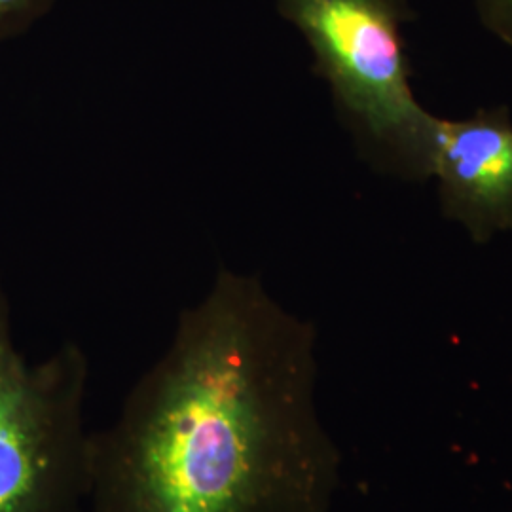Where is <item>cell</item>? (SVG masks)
Here are the masks:
<instances>
[{
	"label": "cell",
	"mask_w": 512,
	"mask_h": 512,
	"mask_svg": "<svg viewBox=\"0 0 512 512\" xmlns=\"http://www.w3.org/2000/svg\"><path fill=\"white\" fill-rule=\"evenodd\" d=\"M315 395V327L222 268L93 433L90 509L329 512L340 454Z\"/></svg>",
	"instance_id": "1"
},
{
	"label": "cell",
	"mask_w": 512,
	"mask_h": 512,
	"mask_svg": "<svg viewBox=\"0 0 512 512\" xmlns=\"http://www.w3.org/2000/svg\"><path fill=\"white\" fill-rule=\"evenodd\" d=\"M57 0H0V42L21 37L46 18Z\"/></svg>",
	"instance_id": "5"
},
{
	"label": "cell",
	"mask_w": 512,
	"mask_h": 512,
	"mask_svg": "<svg viewBox=\"0 0 512 512\" xmlns=\"http://www.w3.org/2000/svg\"><path fill=\"white\" fill-rule=\"evenodd\" d=\"M431 181L442 217L475 243L512 234V114L505 105L440 118Z\"/></svg>",
	"instance_id": "4"
},
{
	"label": "cell",
	"mask_w": 512,
	"mask_h": 512,
	"mask_svg": "<svg viewBox=\"0 0 512 512\" xmlns=\"http://www.w3.org/2000/svg\"><path fill=\"white\" fill-rule=\"evenodd\" d=\"M90 361L65 342L29 363L0 285V512H84L93 486Z\"/></svg>",
	"instance_id": "3"
},
{
	"label": "cell",
	"mask_w": 512,
	"mask_h": 512,
	"mask_svg": "<svg viewBox=\"0 0 512 512\" xmlns=\"http://www.w3.org/2000/svg\"><path fill=\"white\" fill-rule=\"evenodd\" d=\"M480 25L512 48V0H473Z\"/></svg>",
	"instance_id": "6"
},
{
	"label": "cell",
	"mask_w": 512,
	"mask_h": 512,
	"mask_svg": "<svg viewBox=\"0 0 512 512\" xmlns=\"http://www.w3.org/2000/svg\"><path fill=\"white\" fill-rule=\"evenodd\" d=\"M306 40L359 158L399 183L431 181L440 116L412 88V0H274Z\"/></svg>",
	"instance_id": "2"
}]
</instances>
